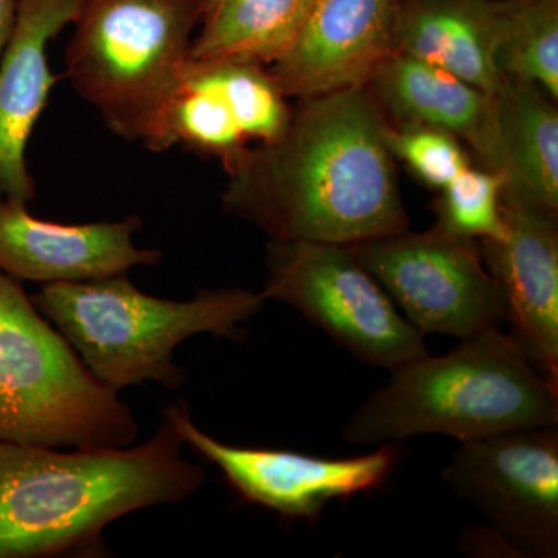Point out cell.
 I'll use <instances>...</instances> for the list:
<instances>
[{"instance_id":"d6986e66","label":"cell","mask_w":558,"mask_h":558,"mask_svg":"<svg viewBox=\"0 0 558 558\" xmlns=\"http://www.w3.org/2000/svg\"><path fill=\"white\" fill-rule=\"evenodd\" d=\"M317 0H205L193 60L271 65L296 39Z\"/></svg>"},{"instance_id":"6da1fadb","label":"cell","mask_w":558,"mask_h":558,"mask_svg":"<svg viewBox=\"0 0 558 558\" xmlns=\"http://www.w3.org/2000/svg\"><path fill=\"white\" fill-rule=\"evenodd\" d=\"M387 124L365 86L296 100L278 138L222 163L223 209L270 241L351 247L410 230Z\"/></svg>"},{"instance_id":"5bb4252c","label":"cell","mask_w":558,"mask_h":558,"mask_svg":"<svg viewBox=\"0 0 558 558\" xmlns=\"http://www.w3.org/2000/svg\"><path fill=\"white\" fill-rule=\"evenodd\" d=\"M399 0H317L290 49L269 65L293 100L366 86L392 53Z\"/></svg>"},{"instance_id":"5b68a950","label":"cell","mask_w":558,"mask_h":558,"mask_svg":"<svg viewBox=\"0 0 558 558\" xmlns=\"http://www.w3.org/2000/svg\"><path fill=\"white\" fill-rule=\"evenodd\" d=\"M27 295L0 271V442L120 449L138 424Z\"/></svg>"},{"instance_id":"52a82bcc","label":"cell","mask_w":558,"mask_h":558,"mask_svg":"<svg viewBox=\"0 0 558 558\" xmlns=\"http://www.w3.org/2000/svg\"><path fill=\"white\" fill-rule=\"evenodd\" d=\"M266 264L263 299L293 307L363 365L391 371L428 354L425 337L348 245L270 241Z\"/></svg>"},{"instance_id":"ac0fdd59","label":"cell","mask_w":558,"mask_h":558,"mask_svg":"<svg viewBox=\"0 0 558 558\" xmlns=\"http://www.w3.org/2000/svg\"><path fill=\"white\" fill-rule=\"evenodd\" d=\"M495 98L506 186L558 213L557 101L535 84L506 76Z\"/></svg>"},{"instance_id":"ffe728a7","label":"cell","mask_w":558,"mask_h":558,"mask_svg":"<svg viewBox=\"0 0 558 558\" xmlns=\"http://www.w3.org/2000/svg\"><path fill=\"white\" fill-rule=\"evenodd\" d=\"M497 65L558 101V0H501Z\"/></svg>"},{"instance_id":"7a4b0ae2","label":"cell","mask_w":558,"mask_h":558,"mask_svg":"<svg viewBox=\"0 0 558 558\" xmlns=\"http://www.w3.org/2000/svg\"><path fill=\"white\" fill-rule=\"evenodd\" d=\"M161 418L142 444L54 449L0 442V558H101L105 531L123 517L196 495L204 469Z\"/></svg>"},{"instance_id":"e0dca14e","label":"cell","mask_w":558,"mask_h":558,"mask_svg":"<svg viewBox=\"0 0 558 558\" xmlns=\"http://www.w3.org/2000/svg\"><path fill=\"white\" fill-rule=\"evenodd\" d=\"M501 0H399L392 51L497 94Z\"/></svg>"},{"instance_id":"ba28073f","label":"cell","mask_w":558,"mask_h":558,"mask_svg":"<svg viewBox=\"0 0 558 558\" xmlns=\"http://www.w3.org/2000/svg\"><path fill=\"white\" fill-rule=\"evenodd\" d=\"M422 336L470 339L506 322V303L481 256L480 242L438 226L351 245Z\"/></svg>"},{"instance_id":"3957f363","label":"cell","mask_w":558,"mask_h":558,"mask_svg":"<svg viewBox=\"0 0 558 558\" xmlns=\"http://www.w3.org/2000/svg\"><path fill=\"white\" fill-rule=\"evenodd\" d=\"M391 379L354 411L341 436L357 447L422 435L465 440L558 425V387L515 340L490 329L447 354L421 355L389 371Z\"/></svg>"},{"instance_id":"7c38bea8","label":"cell","mask_w":558,"mask_h":558,"mask_svg":"<svg viewBox=\"0 0 558 558\" xmlns=\"http://www.w3.org/2000/svg\"><path fill=\"white\" fill-rule=\"evenodd\" d=\"M501 213L506 236L480 241L481 256L505 299L509 336L558 387V213L506 183Z\"/></svg>"},{"instance_id":"44dd1931","label":"cell","mask_w":558,"mask_h":558,"mask_svg":"<svg viewBox=\"0 0 558 558\" xmlns=\"http://www.w3.org/2000/svg\"><path fill=\"white\" fill-rule=\"evenodd\" d=\"M506 178L501 172L481 167L465 168L440 190L435 226L473 241H495L506 236L501 193Z\"/></svg>"},{"instance_id":"4fadbf2b","label":"cell","mask_w":558,"mask_h":558,"mask_svg":"<svg viewBox=\"0 0 558 558\" xmlns=\"http://www.w3.org/2000/svg\"><path fill=\"white\" fill-rule=\"evenodd\" d=\"M27 205L0 201V271L21 282L92 281L157 266L163 259L160 250L135 245V233L142 229L138 216L60 223L36 218Z\"/></svg>"},{"instance_id":"30bf717a","label":"cell","mask_w":558,"mask_h":558,"mask_svg":"<svg viewBox=\"0 0 558 558\" xmlns=\"http://www.w3.org/2000/svg\"><path fill=\"white\" fill-rule=\"evenodd\" d=\"M163 417L178 428L185 447L222 473L242 501L288 520H315L332 499L381 486L400 457L398 444H385L373 453L344 459L233 446L204 432L183 400L165 407Z\"/></svg>"},{"instance_id":"277c9868","label":"cell","mask_w":558,"mask_h":558,"mask_svg":"<svg viewBox=\"0 0 558 558\" xmlns=\"http://www.w3.org/2000/svg\"><path fill=\"white\" fill-rule=\"evenodd\" d=\"M32 300L90 373L117 392L148 381L175 391L186 381L175 363L183 341L201 333L241 340L242 326L266 303L260 292L244 288L157 299L128 275L43 286Z\"/></svg>"},{"instance_id":"8fae6325","label":"cell","mask_w":558,"mask_h":558,"mask_svg":"<svg viewBox=\"0 0 558 558\" xmlns=\"http://www.w3.org/2000/svg\"><path fill=\"white\" fill-rule=\"evenodd\" d=\"M292 108L269 65L190 58L146 149L182 146L226 163L250 146L278 138Z\"/></svg>"},{"instance_id":"603a6c76","label":"cell","mask_w":558,"mask_h":558,"mask_svg":"<svg viewBox=\"0 0 558 558\" xmlns=\"http://www.w3.org/2000/svg\"><path fill=\"white\" fill-rule=\"evenodd\" d=\"M17 9H20V0H0V60L13 35Z\"/></svg>"},{"instance_id":"7402d4cb","label":"cell","mask_w":558,"mask_h":558,"mask_svg":"<svg viewBox=\"0 0 558 558\" xmlns=\"http://www.w3.org/2000/svg\"><path fill=\"white\" fill-rule=\"evenodd\" d=\"M385 140L395 160L402 161L429 189L442 190L472 163L465 146L436 128L387 124Z\"/></svg>"},{"instance_id":"8992f818","label":"cell","mask_w":558,"mask_h":558,"mask_svg":"<svg viewBox=\"0 0 558 558\" xmlns=\"http://www.w3.org/2000/svg\"><path fill=\"white\" fill-rule=\"evenodd\" d=\"M205 0H86L65 50L73 89L126 142L148 145L190 61Z\"/></svg>"},{"instance_id":"2e32d148","label":"cell","mask_w":558,"mask_h":558,"mask_svg":"<svg viewBox=\"0 0 558 558\" xmlns=\"http://www.w3.org/2000/svg\"><path fill=\"white\" fill-rule=\"evenodd\" d=\"M365 87L388 124L450 132L476 157L478 167L506 178L495 95L396 51L377 65Z\"/></svg>"},{"instance_id":"9a60e30c","label":"cell","mask_w":558,"mask_h":558,"mask_svg":"<svg viewBox=\"0 0 558 558\" xmlns=\"http://www.w3.org/2000/svg\"><path fill=\"white\" fill-rule=\"evenodd\" d=\"M86 0H20L13 35L0 60V201L31 204L36 183L27 148L57 76L47 50L78 20Z\"/></svg>"},{"instance_id":"9c48e42d","label":"cell","mask_w":558,"mask_h":558,"mask_svg":"<svg viewBox=\"0 0 558 558\" xmlns=\"http://www.w3.org/2000/svg\"><path fill=\"white\" fill-rule=\"evenodd\" d=\"M442 480L517 557L558 556V425L465 440Z\"/></svg>"}]
</instances>
